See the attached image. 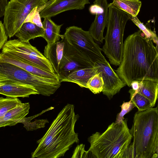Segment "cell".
Here are the masks:
<instances>
[{
    "label": "cell",
    "mask_w": 158,
    "mask_h": 158,
    "mask_svg": "<svg viewBox=\"0 0 158 158\" xmlns=\"http://www.w3.org/2000/svg\"><path fill=\"white\" fill-rule=\"evenodd\" d=\"M130 15L114 7L111 3L108 4L107 31L102 50L110 63L116 66H119L122 60L124 32Z\"/></svg>",
    "instance_id": "obj_5"
},
{
    "label": "cell",
    "mask_w": 158,
    "mask_h": 158,
    "mask_svg": "<svg viewBox=\"0 0 158 158\" xmlns=\"http://www.w3.org/2000/svg\"><path fill=\"white\" fill-rule=\"evenodd\" d=\"M8 3V0H0V18L4 16Z\"/></svg>",
    "instance_id": "obj_32"
},
{
    "label": "cell",
    "mask_w": 158,
    "mask_h": 158,
    "mask_svg": "<svg viewBox=\"0 0 158 158\" xmlns=\"http://www.w3.org/2000/svg\"><path fill=\"white\" fill-rule=\"evenodd\" d=\"M4 83L2 82L1 81H0V86L2 85H3Z\"/></svg>",
    "instance_id": "obj_34"
},
{
    "label": "cell",
    "mask_w": 158,
    "mask_h": 158,
    "mask_svg": "<svg viewBox=\"0 0 158 158\" xmlns=\"http://www.w3.org/2000/svg\"><path fill=\"white\" fill-rule=\"evenodd\" d=\"M4 84L0 86V94L12 98L28 97L39 94L32 86L9 80H0Z\"/></svg>",
    "instance_id": "obj_15"
},
{
    "label": "cell",
    "mask_w": 158,
    "mask_h": 158,
    "mask_svg": "<svg viewBox=\"0 0 158 158\" xmlns=\"http://www.w3.org/2000/svg\"><path fill=\"white\" fill-rule=\"evenodd\" d=\"M62 40L50 46L46 45L44 50V56L49 61L57 74L59 70L60 64L62 58L64 45V39L60 35Z\"/></svg>",
    "instance_id": "obj_17"
},
{
    "label": "cell",
    "mask_w": 158,
    "mask_h": 158,
    "mask_svg": "<svg viewBox=\"0 0 158 158\" xmlns=\"http://www.w3.org/2000/svg\"><path fill=\"white\" fill-rule=\"evenodd\" d=\"M98 72V67L84 68L75 70L69 74L62 80L63 81L76 83L82 88H87L86 84L89 79Z\"/></svg>",
    "instance_id": "obj_18"
},
{
    "label": "cell",
    "mask_w": 158,
    "mask_h": 158,
    "mask_svg": "<svg viewBox=\"0 0 158 158\" xmlns=\"http://www.w3.org/2000/svg\"><path fill=\"white\" fill-rule=\"evenodd\" d=\"M47 119L35 120V121L31 122L27 120L25 118L21 122L24 124V127L27 131H32L38 129L43 128L45 127V124L48 123Z\"/></svg>",
    "instance_id": "obj_27"
},
{
    "label": "cell",
    "mask_w": 158,
    "mask_h": 158,
    "mask_svg": "<svg viewBox=\"0 0 158 158\" xmlns=\"http://www.w3.org/2000/svg\"><path fill=\"white\" fill-rule=\"evenodd\" d=\"M42 23L44 30L42 37L47 41V45L50 46L58 41L60 38V29L63 24L57 25L50 18H44Z\"/></svg>",
    "instance_id": "obj_21"
},
{
    "label": "cell",
    "mask_w": 158,
    "mask_h": 158,
    "mask_svg": "<svg viewBox=\"0 0 158 158\" xmlns=\"http://www.w3.org/2000/svg\"><path fill=\"white\" fill-rule=\"evenodd\" d=\"M128 92L130 94V101L132 102L134 107L137 108L138 111H143L152 107L149 100L143 95L132 89H130Z\"/></svg>",
    "instance_id": "obj_23"
},
{
    "label": "cell",
    "mask_w": 158,
    "mask_h": 158,
    "mask_svg": "<svg viewBox=\"0 0 158 158\" xmlns=\"http://www.w3.org/2000/svg\"><path fill=\"white\" fill-rule=\"evenodd\" d=\"M30 108L29 103H22L10 109L0 118V127L21 123L29 113Z\"/></svg>",
    "instance_id": "obj_16"
},
{
    "label": "cell",
    "mask_w": 158,
    "mask_h": 158,
    "mask_svg": "<svg viewBox=\"0 0 158 158\" xmlns=\"http://www.w3.org/2000/svg\"><path fill=\"white\" fill-rule=\"evenodd\" d=\"M9 80L33 87L39 94L49 96L61 85L59 80L33 74L10 63L0 62V81Z\"/></svg>",
    "instance_id": "obj_6"
},
{
    "label": "cell",
    "mask_w": 158,
    "mask_h": 158,
    "mask_svg": "<svg viewBox=\"0 0 158 158\" xmlns=\"http://www.w3.org/2000/svg\"><path fill=\"white\" fill-rule=\"evenodd\" d=\"M48 0H11L8 2L3 23L10 38L18 31L30 14L35 9L44 6Z\"/></svg>",
    "instance_id": "obj_7"
},
{
    "label": "cell",
    "mask_w": 158,
    "mask_h": 158,
    "mask_svg": "<svg viewBox=\"0 0 158 158\" xmlns=\"http://www.w3.org/2000/svg\"><path fill=\"white\" fill-rule=\"evenodd\" d=\"M1 52L14 55L47 71L56 73L49 61L29 41H22L18 39L9 40L4 44Z\"/></svg>",
    "instance_id": "obj_9"
},
{
    "label": "cell",
    "mask_w": 158,
    "mask_h": 158,
    "mask_svg": "<svg viewBox=\"0 0 158 158\" xmlns=\"http://www.w3.org/2000/svg\"><path fill=\"white\" fill-rule=\"evenodd\" d=\"M120 106L121 110L117 115L115 123H121L124 119V115L131 111L134 107L132 102L130 101L127 102H123Z\"/></svg>",
    "instance_id": "obj_28"
},
{
    "label": "cell",
    "mask_w": 158,
    "mask_h": 158,
    "mask_svg": "<svg viewBox=\"0 0 158 158\" xmlns=\"http://www.w3.org/2000/svg\"><path fill=\"white\" fill-rule=\"evenodd\" d=\"M111 3L118 9L133 17L137 16L142 5L139 0H113Z\"/></svg>",
    "instance_id": "obj_22"
},
{
    "label": "cell",
    "mask_w": 158,
    "mask_h": 158,
    "mask_svg": "<svg viewBox=\"0 0 158 158\" xmlns=\"http://www.w3.org/2000/svg\"><path fill=\"white\" fill-rule=\"evenodd\" d=\"M73 105L67 104L59 112L43 136L37 141L38 145L31 157L57 158L63 156L72 145L79 142L74 131L79 118Z\"/></svg>",
    "instance_id": "obj_2"
},
{
    "label": "cell",
    "mask_w": 158,
    "mask_h": 158,
    "mask_svg": "<svg viewBox=\"0 0 158 158\" xmlns=\"http://www.w3.org/2000/svg\"><path fill=\"white\" fill-rule=\"evenodd\" d=\"M85 145L82 144L78 145L74 150L72 158L88 157V156H92L89 152L85 151Z\"/></svg>",
    "instance_id": "obj_29"
},
{
    "label": "cell",
    "mask_w": 158,
    "mask_h": 158,
    "mask_svg": "<svg viewBox=\"0 0 158 158\" xmlns=\"http://www.w3.org/2000/svg\"><path fill=\"white\" fill-rule=\"evenodd\" d=\"M0 62L10 63L35 75L59 80L56 73L49 72L32 65L21 59L6 52H1L0 53Z\"/></svg>",
    "instance_id": "obj_14"
},
{
    "label": "cell",
    "mask_w": 158,
    "mask_h": 158,
    "mask_svg": "<svg viewBox=\"0 0 158 158\" xmlns=\"http://www.w3.org/2000/svg\"><path fill=\"white\" fill-rule=\"evenodd\" d=\"M130 131L136 158H158V106L136 112Z\"/></svg>",
    "instance_id": "obj_3"
},
{
    "label": "cell",
    "mask_w": 158,
    "mask_h": 158,
    "mask_svg": "<svg viewBox=\"0 0 158 158\" xmlns=\"http://www.w3.org/2000/svg\"><path fill=\"white\" fill-rule=\"evenodd\" d=\"M136 158V153L132 143H131L127 148L123 158Z\"/></svg>",
    "instance_id": "obj_31"
},
{
    "label": "cell",
    "mask_w": 158,
    "mask_h": 158,
    "mask_svg": "<svg viewBox=\"0 0 158 158\" xmlns=\"http://www.w3.org/2000/svg\"><path fill=\"white\" fill-rule=\"evenodd\" d=\"M134 91L148 99L153 107L158 98V80L148 79L139 81V88Z\"/></svg>",
    "instance_id": "obj_20"
},
{
    "label": "cell",
    "mask_w": 158,
    "mask_h": 158,
    "mask_svg": "<svg viewBox=\"0 0 158 158\" xmlns=\"http://www.w3.org/2000/svg\"><path fill=\"white\" fill-rule=\"evenodd\" d=\"M64 45L59 70L57 74L60 82L69 74L80 69L92 67L94 64L64 38Z\"/></svg>",
    "instance_id": "obj_10"
},
{
    "label": "cell",
    "mask_w": 158,
    "mask_h": 158,
    "mask_svg": "<svg viewBox=\"0 0 158 158\" xmlns=\"http://www.w3.org/2000/svg\"><path fill=\"white\" fill-rule=\"evenodd\" d=\"M22 103L17 98L0 97V118L9 110Z\"/></svg>",
    "instance_id": "obj_26"
},
{
    "label": "cell",
    "mask_w": 158,
    "mask_h": 158,
    "mask_svg": "<svg viewBox=\"0 0 158 158\" xmlns=\"http://www.w3.org/2000/svg\"><path fill=\"white\" fill-rule=\"evenodd\" d=\"M158 53L153 42L139 30L125 40L122 60L116 73L129 87L134 81L158 80Z\"/></svg>",
    "instance_id": "obj_1"
},
{
    "label": "cell",
    "mask_w": 158,
    "mask_h": 158,
    "mask_svg": "<svg viewBox=\"0 0 158 158\" xmlns=\"http://www.w3.org/2000/svg\"><path fill=\"white\" fill-rule=\"evenodd\" d=\"M132 136L127 125V119L120 123H112L103 132H97L88 139V151L97 158H123Z\"/></svg>",
    "instance_id": "obj_4"
},
{
    "label": "cell",
    "mask_w": 158,
    "mask_h": 158,
    "mask_svg": "<svg viewBox=\"0 0 158 158\" xmlns=\"http://www.w3.org/2000/svg\"><path fill=\"white\" fill-rule=\"evenodd\" d=\"M8 38L3 24L0 21V50L7 41Z\"/></svg>",
    "instance_id": "obj_30"
},
{
    "label": "cell",
    "mask_w": 158,
    "mask_h": 158,
    "mask_svg": "<svg viewBox=\"0 0 158 158\" xmlns=\"http://www.w3.org/2000/svg\"><path fill=\"white\" fill-rule=\"evenodd\" d=\"M44 31L43 27L31 22H24L14 36L21 41L27 42L37 37H42Z\"/></svg>",
    "instance_id": "obj_19"
},
{
    "label": "cell",
    "mask_w": 158,
    "mask_h": 158,
    "mask_svg": "<svg viewBox=\"0 0 158 158\" xmlns=\"http://www.w3.org/2000/svg\"><path fill=\"white\" fill-rule=\"evenodd\" d=\"M139 81H132L131 85L132 89L134 91H136L139 87Z\"/></svg>",
    "instance_id": "obj_33"
},
{
    "label": "cell",
    "mask_w": 158,
    "mask_h": 158,
    "mask_svg": "<svg viewBox=\"0 0 158 158\" xmlns=\"http://www.w3.org/2000/svg\"><path fill=\"white\" fill-rule=\"evenodd\" d=\"M68 42L81 52L92 63L104 62L107 60L102 49L96 43L88 31L75 26L67 27L63 35Z\"/></svg>",
    "instance_id": "obj_8"
},
{
    "label": "cell",
    "mask_w": 158,
    "mask_h": 158,
    "mask_svg": "<svg viewBox=\"0 0 158 158\" xmlns=\"http://www.w3.org/2000/svg\"><path fill=\"white\" fill-rule=\"evenodd\" d=\"M108 4L107 0H95L89 9L90 13L96 16L88 31L94 40L101 43L104 40L103 32L107 23Z\"/></svg>",
    "instance_id": "obj_11"
},
{
    "label": "cell",
    "mask_w": 158,
    "mask_h": 158,
    "mask_svg": "<svg viewBox=\"0 0 158 158\" xmlns=\"http://www.w3.org/2000/svg\"><path fill=\"white\" fill-rule=\"evenodd\" d=\"M98 71L102 74L103 81L102 92L110 99L126 85L107 60L104 62H96Z\"/></svg>",
    "instance_id": "obj_12"
},
{
    "label": "cell",
    "mask_w": 158,
    "mask_h": 158,
    "mask_svg": "<svg viewBox=\"0 0 158 158\" xmlns=\"http://www.w3.org/2000/svg\"><path fill=\"white\" fill-rule=\"evenodd\" d=\"M90 3L89 0H53L41 10L40 15L41 18H51L66 11L82 10Z\"/></svg>",
    "instance_id": "obj_13"
},
{
    "label": "cell",
    "mask_w": 158,
    "mask_h": 158,
    "mask_svg": "<svg viewBox=\"0 0 158 158\" xmlns=\"http://www.w3.org/2000/svg\"><path fill=\"white\" fill-rule=\"evenodd\" d=\"M103 81L101 73L98 72L91 77L87 83V88L94 94H99L102 92Z\"/></svg>",
    "instance_id": "obj_24"
},
{
    "label": "cell",
    "mask_w": 158,
    "mask_h": 158,
    "mask_svg": "<svg viewBox=\"0 0 158 158\" xmlns=\"http://www.w3.org/2000/svg\"><path fill=\"white\" fill-rule=\"evenodd\" d=\"M132 22L144 34L145 36L148 39L152 40L156 45V47L158 49V37L155 30L153 31L147 27L143 23L141 22L137 16L133 17L130 15L129 17Z\"/></svg>",
    "instance_id": "obj_25"
}]
</instances>
